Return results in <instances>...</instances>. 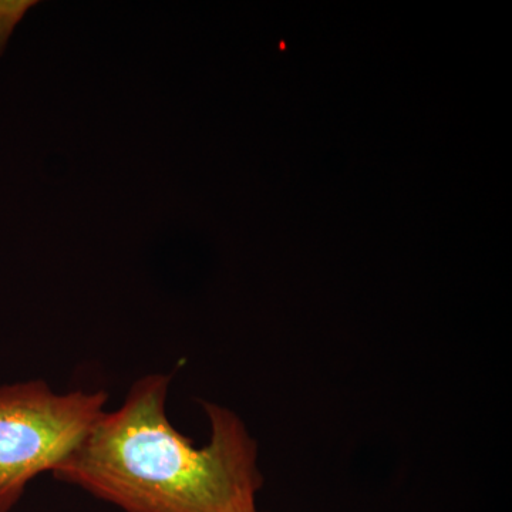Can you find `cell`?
Instances as JSON below:
<instances>
[{"mask_svg":"<svg viewBox=\"0 0 512 512\" xmlns=\"http://www.w3.org/2000/svg\"><path fill=\"white\" fill-rule=\"evenodd\" d=\"M170 380L148 375L134 383L53 476L124 512H254L262 476L244 421L205 404L211 437L195 447L168 420Z\"/></svg>","mask_w":512,"mask_h":512,"instance_id":"obj_1","label":"cell"},{"mask_svg":"<svg viewBox=\"0 0 512 512\" xmlns=\"http://www.w3.org/2000/svg\"><path fill=\"white\" fill-rule=\"evenodd\" d=\"M254 512H259L258 510H255Z\"/></svg>","mask_w":512,"mask_h":512,"instance_id":"obj_4","label":"cell"},{"mask_svg":"<svg viewBox=\"0 0 512 512\" xmlns=\"http://www.w3.org/2000/svg\"><path fill=\"white\" fill-rule=\"evenodd\" d=\"M107 400L106 392L56 393L42 380L0 384V512L76 450Z\"/></svg>","mask_w":512,"mask_h":512,"instance_id":"obj_2","label":"cell"},{"mask_svg":"<svg viewBox=\"0 0 512 512\" xmlns=\"http://www.w3.org/2000/svg\"><path fill=\"white\" fill-rule=\"evenodd\" d=\"M39 0H0V57L8 47L13 30Z\"/></svg>","mask_w":512,"mask_h":512,"instance_id":"obj_3","label":"cell"}]
</instances>
